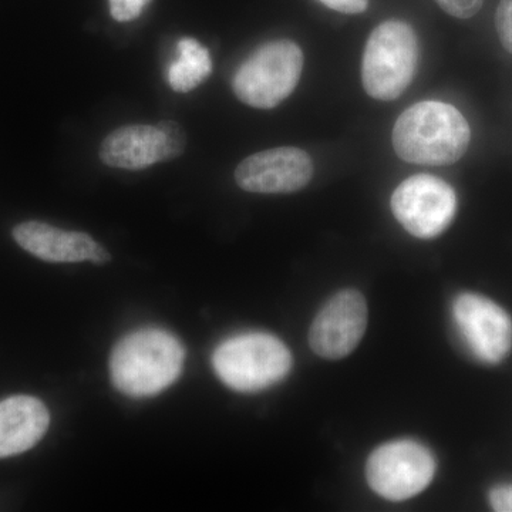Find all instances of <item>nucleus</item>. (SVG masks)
Listing matches in <instances>:
<instances>
[{
  "mask_svg": "<svg viewBox=\"0 0 512 512\" xmlns=\"http://www.w3.org/2000/svg\"><path fill=\"white\" fill-rule=\"evenodd\" d=\"M185 349L173 333L147 328L117 343L110 357L111 382L134 399L156 396L183 372Z\"/></svg>",
  "mask_w": 512,
  "mask_h": 512,
  "instance_id": "nucleus-1",
  "label": "nucleus"
},
{
  "mask_svg": "<svg viewBox=\"0 0 512 512\" xmlns=\"http://www.w3.org/2000/svg\"><path fill=\"white\" fill-rule=\"evenodd\" d=\"M393 147L406 163L450 165L470 146L466 117L443 101H421L404 111L393 128Z\"/></svg>",
  "mask_w": 512,
  "mask_h": 512,
  "instance_id": "nucleus-2",
  "label": "nucleus"
},
{
  "mask_svg": "<svg viewBox=\"0 0 512 512\" xmlns=\"http://www.w3.org/2000/svg\"><path fill=\"white\" fill-rule=\"evenodd\" d=\"M212 366L229 389L255 393L285 379L292 369V355L288 346L275 336L241 333L215 349Z\"/></svg>",
  "mask_w": 512,
  "mask_h": 512,
  "instance_id": "nucleus-3",
  "label": "nucleus"
},
{
  "mask_svg": "<svg viewBox=\"0 0 512 512\" xmlns=\"http://www.w3.org/2000/svg\"><path fill=\"white\" fill-rule=\"evenodd\" d=\"M416 32L402 20H387L370 33L363 52L362 82L372 99L392 101L412 84L419 64Z\"/></svg>",
  "mask_w": 512,
  "mask_h": 512,
  "instance_id": "nucleus-4",
  "label": "nucleus"
},
{
  "mask_svg": "<svg viewBox=\"0 0 512 512\" xmlns=\"http://www.w3.org/2000/svg\"><path fill=\"white\" fill-rule=\"evenodd\" d=\"M302 49L288 39L259 46L235 72L232 89L242 103L255 109H274L288 99L302 76Z\"/></svg>",
  "mask_w": 512,
  "mask_h": 512,
  "instance_id": "nucleus-5",
  "label": "nucleus"
},
{
  "mask_svg": "<svg viewBox=\"0 0 512 512\" xmlns=\"http://www.w3.org/2000/svg\"><path fill=\"white\" fill-rule=\"evenodd\" d=\"M436 474V458L423 444L396 440L377 447L366 464L370 488L389 501L416 497Z\"/></svg>",
  "mask_w": 512,
  "mask_h": 512,
  "instance_id": "nucleus-6",
  "label": "nucleus"
},
{
  "mask_svg": "<svg viewBox=\"0 0 512 512\" xmlns=\"http://www.w3.org/2000/svg\"><path fill=\"white\" fill-rule=\"evenodd\" d=\"M392 211L413 237L433 239L443 234L457 214V194L450 184L429 174L413 175L394 190Z\"/></svg>",
  "mask_w": 512,
  "mask_h": 512,
  "instance_id": "nucleus-7",
  "label": "nucleus"
},
{
  "mask_svg": "<svg viewBox=\"0 0 512 512\" xmlns=\"http://www.w3.org/2000/svg\"><path fill=\"white\" fill-rule=\"evenodd\" d=\"M366 326V299L356 289H345L333 295L313 319L309 345L323 359H343L357 348Z\"/></svg>",
  "mask_w": 512,
  "mask_h": 512,
  "instance_id": "nucleus-8",
  "label": "nucleus"
},
{
  "mask_svg": "<svg viewBox=\"0 0 512 512\" xmlns=\"http://www.w3.org/2000/svg\"><path fill=\"white\" fill-rule=\"evenodd\" d=\"M453 318L468 348L483 362H501L510 352L512 320L497 303L476 293H461Z\"/></svg>",
  "mask_w": 512,
  "mask_h": 512,
  "instance_id": "nucleus-9",
  "label": "nucleus"
},
{
  "mask_svg": "<svg viewBox=\"0 0 512 512\" xmlns=\"http://www.w3.org/2000/svg\"><path fill=\"white\" fill-rule=\"evenodd\" d=\"M313 173L306 151L279 147L245 158L235 171V181L242 190L256 194H291L311 183Z\"/></svg>",
  "mask_w": 512,
  "mask_h": 512,
  "instance_id": "nucleus-10",
  "label": "nucleus"
},
{
  "mask_svg": "<svg viewBox=\"0 0 512 512\" xmlns=\"http://www.w3.org/2000/svg\"><path fill=\"white\" fill-rule=\"evenodd\" d=\"M13 238L29 254L55 264L90 261L103 265L111 259L109 252L90 235L64 231L45 222H22L13 229Z\"/></svg>",
  "mask_w": 512,
  "mask_h": 512,
  "instance_id": "nucleus-11",
  "label": "nucleus"
},
{
  "mask_svg": "<svg viewBox=\"0 0 512 512\" xmlns=\"http://www.w3.org/2000/svg\"><path fill=\"white\" fill-rule=\"evenodd\" d=\"M100 157L109 167L123 170H143L174 160L167 136L158 126L117 128L101 144Z\"/></svg>",
  "mask_w": 512,
  "mask_h": 512,
  "instance_id": "nucleus-12",
  "label": "nucleus"
},
{
  "mask_svg": "<svg viewBox=\"0 0 512 512\" xmlns=\"http://www.w3.org/2000/svg\"><path fill=\"white\" fill-rule=\"evenodd\" d=\"M50 413L42 400L12 396L0 402V458L18 456L45 436Z\"/></svg>",
  "mask_w": 512,
  "mask_h": 512,
  "instance_id": "nucleus-13",
  "label": "nucleus"
},
{
  "mask_svg": "<svg viewBox=\"0 0 512 512\" xmlns=\"http://www.w3.org/2000/svg\"><path fill=\"white\" fill-rule=\"evenodd\" d=\"M212 72L207 47L198 40L185 37L177 45V59L168 66L167 82L177 93H188L200 86Z\"/></svg>",
  "mask_w": 512,
  "mask_h": 512,
  "instance_id": "nucleus-14",
  "label": "nucleus"
},
{
  "mask_svg": "<svg viewBox=\"0 0 512 512\" xmlns=\"http://www.w3.org/2000/svg\"><path fill=\"white\" fill-rule=\"evenodd\" d=\"M495 28L501 45L512 55V0H501L495 13Z\"/></svg>",
  "mask_w": 512,
  "mask_h": 512,
  "instance_id": "nucleus-15",
  "label": "nucleus"
},
{
  "mask_svg": "<svg viewBox=\"0 0 512 512\" xmlns=\"http://www.w3.org/2000/svg\"><path fill=\"white\" fill-rule=\"evenodd\" d=\"M110 13L117 22L137 19L146 9L150 0H109Z\"/></svg>",
  "mask_w": 512,
  "mask_h": 512,
  "instance_id": "nucleus-16",
  "label": "nucleus"
},
{
  "mask_svg": "<svg viewBox=\"0 0 512 512\" xmlns=\"http://www.w3.org/2000/svg\"><path fill=\"white\" fill-rule=\"evenodd\" d=\"M444 12L458 19H470L483 8L484 0H436Z\"/></svg>",
  "mask_w": 512,
  "mask_h": 512,
  "instance_id": "nucleus-17",
  "label": "nucleus"
},
{
  "mask_svg": "<svg viewBox=\"0 0 512 512\" xmlns=\"http://www.w3.org/2000/svg\"><path fill=\"white\" fill-rule=\"evenodd\" d=\"M326 8L346 15H359L369 6V0H319Z\"/></svg>",
  "mask_w": 512,
  "mask_h": 512,
  "instance_id": "nucleus-18",
  "label": "nucleus"
},
{
  "mask_svg": "<svg viewBox=\"0 0 512 512\" xmlns=\"http://www.w3.org/2000/svg\"><path fill=\"white\" fill-rule=\"evenodd\" d=\"M490 504L494 511L512 512V484L494 487L490 493Z\"/></svg>",
  "mask_w": 512,
  "mask_h": 512,
  "instance_id": "nucleus-19",
  "label": "nucleus"
}]
</instances>
